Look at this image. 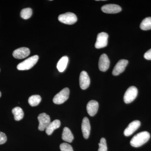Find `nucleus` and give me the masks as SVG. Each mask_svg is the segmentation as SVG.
Masks as SVG:
<instances>
[{"mask_svg":"<svg viewBox=\"0 0 151 151\" xmlns=\"http://www.w3.org/2000/svg\"><path fill=\"white\" fill-rule=\"evenodd\" d=\"M150 137V133L147 132H140L135 135L130 141L132 147H139L142 146L149 141Z\"/></svg>","mask_w":151,"mask_h":151,"instance_id":"1","label":"nucleus"},{"mask_svg":"<svg viewBox=\"0 0 151 151\" xmlns=\"http://www.w3.org/2000/svg\"><path fill=\"white\" fill-rule=\"evenodd\" d=\"M38 59L39 57L37 55L31 57L23 62L19 63L17 66V68L19 70H29L36 64Z\"/></svg>","mask_w":151,"mask_h":151,"instance_id":"2","label":"nucleus"},{"mask_svg":"<svg viewBox=\"0 0 151 151\" xmlns=\"http://www.w3.org/2000/svg\"><path fill=\"white\" fill-rule=\"evenodd\" d=\"M70 90L68 88H65L55 96L53 99V103L60 105L64 103L69 97Z\"/></svg>","mask_w":151,"mask_h":151,"instance_id":"3","label":"nucleus"},{"mask_svg":"<svg viewBox=\"0 0 151 151\" xmlns=\"http://www.w3.org/2000/svg\"><path fill=\"white\" fill-rule=\"evenodd\" d=\"M58 20L63 23L68 25L75 24L77 21V18L75 14L71 12H67L60 15Z\"/></svg>","mask_w":151,"mask_h":151,"instance_id":"4","label":"nucleus"},{"mask_svg":"<svg viewBox=\"0 0 151 151\" xmlns=\"http://www.w3.org/2000/svg\"><path fill=\"white\" fill-rule=\"evenodd\" d=\"M138 94V89L134 86H131L127 89L124 95V101L126 104L133 102Z\"/></svg>","mask_w":151,"mask_h":151,"instance_id":"5","label":"nucleus"},{"mask_svg":"<svg viewBox=\"0 0 151 151\" xmlns=\"http://www.w3.org/2000/svg\"><path fill=\"white\" fill-rule=\"evenodd\" d=\"M108 35L104 32L100 33L97 35V41L95 44V47L97 49L103 48L108 45Z\"/></svg>","mask_w":151,"mask_h":151,"instance_id":"6","label":"nucleus"},{"mask_svg":"<svg viewBox=\"0 0 151 151\" xmlns=\"http://www.w3.org/2000/svg\"><path fill=\"white\" fill-rule=\"evenodd\" d=\"M37 119L39 122L38 129L40 131H43L45 130L50 123V117L45 113H41L38 116Z\"/></svg>","mask_w":151,"mask_h":151,"instance_id":"7","label":"nucleus"},{"mask_svg":"<svg viewBox=\"0 0 151 151\" xmlns=\"http://www.w3.org/2000/svg\"><path fill=\"white\" fill-rule=\"evenodd\" d=\"M128 62L129 61L128 60L125 59H122L118 61L113 68L112 72L113 75L116 76L124 72L128 64Z\"/></svg>","mask_w":151,"mask_h":151,"instance_id":"8","label":"nucleus"},{"mask_svg":"<svg viewBox=\"0 0 151 151\" xmlns=\"http://www.w3.org/2000/svg\"><path fill=\"white\" fill-rule=\"evenodd\" d=\"M90 83V78L88 73L85 71H81L79 76V84L81 89L83 90L87 89Z\"/></svg>","mask_w":151,"mask_h":151,"instance_id":"9","label":"nucleus"},{"mask_svg":"<svg viewBox=\"0 0 151 151\" xmlns=\"http://www.w3.org/2000/svg\"><path fill=\"white\" fill-rule=\"evenodd\" d=\"M30 53L29 49L27 47H20L17 49L13 52V56L17 59H23L29 55Z\"/></svg>","mask_w":151,"mask_h":151,"instance_id":"10","label":"nucleus"},{"mask_svg":"<svg viewBox=\"0 0 151 151\" xmlns=\"http://www.w3.org/2000/svg\"><path fill=\"white\" fill-rule=\"evenodd\" d=\"M101 10L103 12L107 14H116L122 10V8L118 5L109 4L103 6Z\"/></svg>","mask_w":151,"mask_h":151,"instance_id":"11","label":"nucleus"},{"mask_svg":"<svg viewBox=\"0 0 151 151\" xmlns=\"http://www.w3.org/2000/svg\"><path fill=\"white\" fill-rule=\"evenodd\" d=\"M141 125V122L138 120L133 121L129 124L124 132V134L126 137H129L132 135Z\"/></svg>","mask_w":151,"mask_h":151,"instance_id":"12","label":"nucleus"},{"mask_svg":"<svg viewBox=\"0 0 151 151\" xmlns=\"http://www.w3.org/2000/svg\"><path fill=\"white\" fill-rule=\"evenodd\" d=\"M110 61L108 55L103 54L100 56L99 61V68L100 70L105 72L108 70L110 66Z\"/></svg>","mask_w":151,"mask_h":151,"instance_id":"13","label":"nucleus"},{"mask_svg":"<svg viewBox=\"0 0 151 151\" xmlns=\"http://www.w3.org/2000/svg\"><path fill=\"white\" fill-rule=\"evenodd\" d=\"M90 130L91 127L89 119L87 117H84L81 124V130L84 139H87L89 138Z\"/></svg>","mask_w":151,"mask_h":151,"instance_id":"14","label":"nucleus"},{"mask_svg":"<svg viewBox=\"0 0 151 151\" xmlns=\"http://www.w3.org/2000/svg\"><path fill=\"white\" fill-rule=\"evenodd\" d=\"M99 108V104L97 101L92 100L89 101L86 105V110L89 116H94L97 113Z\"/></svg>","mask_w":151,"mask_h":151,"instance_id":"15","label":"nucleus"},{"mask_svg":"<svg viewBox=\"0 0 151 151\" xmlns=\"http://www.w3.org/2000/svg\"><path fill=\"white\" fill-rule=\"evenodd\" d=\"M60 126V122L59 120H55L50 122L45 129L47 134L51 135L54 130L59 128Z\"/></svg>","mask_w":151,"mask_h":151,"instance_id":"16","label":"nucleus"},{"mask_svg":"<svg viewBox=\"0 0 151 151\" xmlns=\"http://www.w3.org/2000/svg\"><path fill=\"white\" fill-rule=\"evenodd\" d=\"M62 139L63 141L68 142H72L74 139V137L69 128L65 127L63 129L62 135Z\"/></svg>","mask_w":151,"mask_h":151,"instance_id":"17","label":"nucleus"},{"mask_svg":"<svg viewBox=\"0 0 151 151\" xmlns=\"http://www.w3.org/2000/svg\"><path fill=\"white\" fill-rule=\"evenodd\" d=\"M68 61V58L67 56L62 57L59 60L57 65V68L59 72H63L65 70L67 67Z\"/></svg>","mask_w":151,"mask_h":151,"instance_id":"18","label":"nucleus"},{"mask_svg":"<svg viewBox=\"0 0 151 151\" xmlns=\"http://www.w3.org/2000/svg\"><path fill=\"white\" fill-rule=\"evenodd\" d=\"M12 112L14 114V118L16 121H20L24 118V113L22 108L20 107H17L13 108Z\"/></svg>","mask_w":151,"mask_h":151,"instance_id":"19","label":"nucleus"},{"mask_svg":"<svg viewBox=\"0 0 151 151\" xmlns=\"http://www.w3.org/2000/svg\"><path fill=\"white\" fill-rule=\"evenodd\" d=\"M140 28L143 30H148L151 29V17L146 18L141 22Z\"/></svg>","mask_w":151,"mask_h":151,"instance_id":"20","label":"nucleus"},{"mask_svg":"<svg viewBox=\"0 0 151 151\" xmlns=\"http://www.w3.org/2000/svg\"><path fill=\"white\" fill-rule=\"evenodd\" d=\"M41 101V97L39 95H33L29 97L28 103L31 106H36L38 105Z\"/></svg>","mask_w":151,"mask_h":151,"instance_id":"21","label":"nucleus"},{"mask_svg":"<svg viewBox=\"0 0 151 151\" xmlns=\"http://www.w3.org/2000/svg\"><path fill=\"white\" fill-rule=\"evenodd\" d=\"M32 10L30 8L24 9L20 13L21 17L24 19H29L32 15Z\"/></svg>","mask_w":151,"mask_h":151,"instance_id":"22","label":"nucleus"},{"mask_svg":"<svg viewBox=\"0 0 151 151\" xmlns=\"http://www.w3.org/2000/svg\"><path fill=\"white\" fill-rule=\"evenodd\" d=\"M99 147L98 151H107L108 147L105 138H101L100 142L99 143Z\"/></svg>","mask_w":151,"mask_h":151,"instance_id":"23","label":"nucleus"},{"mask_svg":"<svg viewBox=\"0 0 151 151\" xmlns=\"http://www.w3.org/2000/svg\"><path fill=\"white\" fill-rule=\"evenodd\" d=\"M61 151H73L72 146L66 143H63L60 146Z\"/></svg>","mask_w":151,"mask_h":151,"instance_id":"24","label":"nucleus"},{"mask_svg":"<svg viewBox=\"0 0 151 151\" xmlns=\"http://www.w3.org/2000/svg\"><path fill=\"white\" fill-rule=\"evenodd\" d=\"M7 141L6 136L4 133L0 132V145H3Z\"/></svg>","mask_w":151,"mask_h":151,"instance_id":"25","label":"nucleus"},{"mask_svg":"<svg viewBox=\"0 0 151 151\" xmlns=\"http://www.w3.org/2000/svg\"><path fill=\"white\" fill-rule=\"evenodd\" d=\"M144 58L146 59L151 60V48L145 52L144 55Z\"/></svg>","mask_w":151,"mask_h":151,"instance_id":"26","label":"nucleus"},{"mask_svg":"<svg viewBox=\"0 0 151 151\" xmlns=\"http://www.w3.org/2000/svg\"><path fill=\"white\" fill-rule=\"evenodd\" d=\"M1 92H0V97H1Z\"/></svg>","mask_w":151,"mask_h":151,"instance_id":"27","label":"nucleus"}]
</instances>
